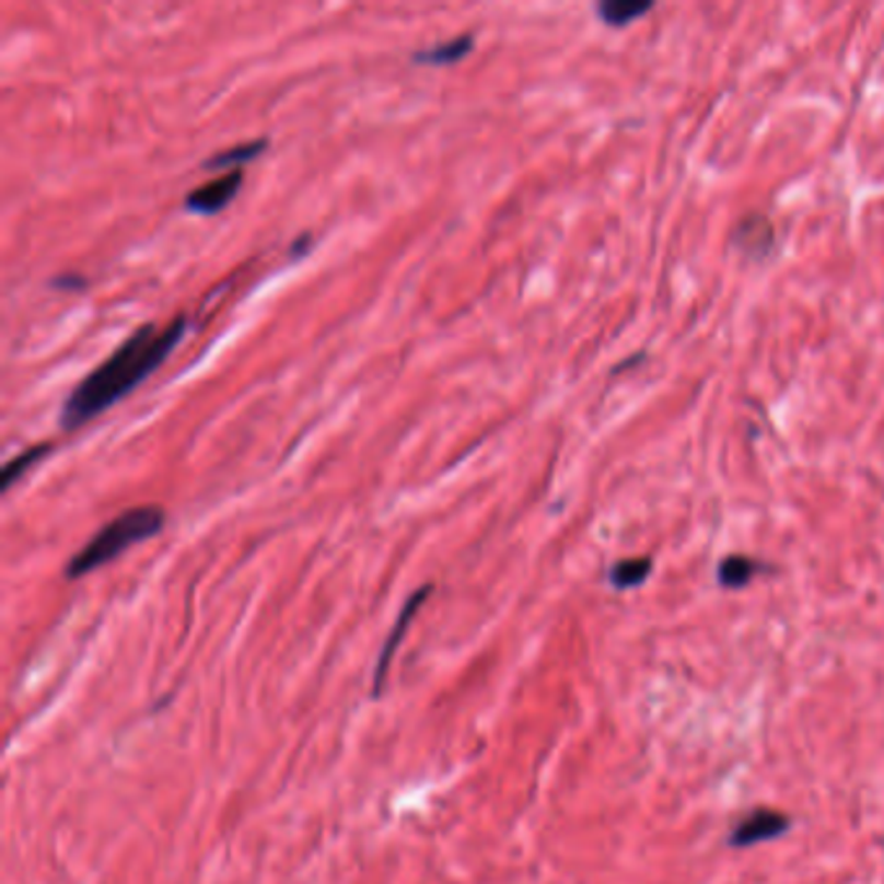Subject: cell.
<instances>
[{
  "mask_svg": "<svg viewBox=\"0 0 884 884\" xmlns=\"http://www.w3.org/2000/svg\"><path fill=\"white\" fill-rule=\"evenodd\" d=\"M185 314L174 317L166 327H138L123 346H117L107 361H102L83 382L75 384L60 410V426L66 431H75V428L102 416L104 410H109L112 405H117L119 399L128 397L170 358L172 350L185 338Z\"/></svg>",
  "mask_w": 884,
  "mask_h": 884,
  "instance_id": "6da1fadb",
  "label": "cell"
},
{
  "mask_svg": "<svg viewBox=\"0 0 884 884\" xmlns=\"http://www.w3.org/2000/svg\"><path fill=\"white\" fill-rule=\"evenodd\" d=\"M164 524H166L164 509L153 507V503L123 511V514H117L109 524H104V527L68 560L66 577L81 579L86 577V573L96 571V568L112 563V560L123 556L125 550H130L132 545L156 537L159 532L164 530Z\"/></svg>",
  "mask_w": 884,
  "mask_h": 884,
  "instance_id": "7a4b0ae2",
  "label": "cell"
},
{
  "mask_svg": "<svg viewBox=\"0 0 884 884\" xmlns=\"http://www.w3.org/2000/svg\"><path fill=\"white\" fill-rule=\"evenodd\" d=\"M242 182H244L242 170L221 174V177H216V179L206 182V185L195 187L193 193H189L185 198V208L189 210V213H198V216L221 213V210L226 208L229 202L239 195V189H242Z\"/></svg>",
  "mask_w": 884,
  "mask_h": 884,
  "instance_id": "3957f363",
  "label": "cell"
},
{
  "mask_svg": "<svg viewBox=\"0 0 884 884\" xmlns=\"http://www.w3.org/2000/svg\"><path fill=\"white\" fill-rule=\"evenodd\" d=\"M791 827V819L776 810H755L734 827L729 835V844L736 848H747L755 844H766L778 835H783Z\"/></svg>",
  "mask_w": 884,
  "mask_h": 884,
  "instance_id": "277c9868",
  "label": "cell"
},
{
  "mask_svg": "<svg viewBox=\"0 0 884 884\" xmlns=\"http://www.w3.org/2000/svg\"><path fill=\"white\" fill-rule=\"evenodd\" d=\"M431 589H433L431 584L420 586L416 594H410V600L405 602V607L399 609V617H397L395 628H392L387 643H384V647H382V654H379V662H376V672H374V698L379 696V693H382L384 679H387V672H389L392 656H395V651L399 649V643H403L405 630H408V626L412 623V617L418 615V609L423 607V602L428 600V594H431Z\"/></svg>",
  "mask_w": 884,
  "mask_h": 884,
  "instance_id": "5b68a950",
  "label": "cell"
},
{
  "mask_svg": "<svg viewBox=\"0 0 884 884\" xmlns=\"http://www.w3.org/2000/svg\"><path fill=\"white\" fill-rule=\"evenodd\" d=\"M473 50H475L473 34H462V37L446 39L441 42V45L412 53L410 60L416 62V66H454V62L465 60Z\"/></svg>",
  "mask_w": 884,
  "mask_h": 884,
  "instance_id": "8992f818",
  "label": "cell"
},
{
  "mask_svg": "<svg viewBox=\"0 0 884 884\" xmlns=\"http://www.w3.org/2000/svg\"><path fill=\"white\" fill-rule=\"evenodd\" d=\"M265 151H268V138L244 140V143H236V146H231V149L206 159V161H202V166H206V170H213V172L223 170V174L239 172V166L249 164V161H255L257 156H263Z\"/></svg>",
  "mask_w": 884,
  "mask_h": 884,
  "instance_id": "52a82bcc",
  "label": "cell"
},
{
  "mask_svg": "<svg viewBox=\"0 0 884 884\" xmlns=\"http://www.w3.org/2000/svg\"><path fill=\"white\" fill-rule=\"evenodd\" d=\"M760 571V563L747 556H729L724 563L719 566V584L726 589H742L753 581L755 573Z\"/></svg>",
  "mask_w": 884,
  "mask_h": 884,
  "instance_id": "ba28073f",
  "label": "cell"
},
{
  "mask_svg": "<svg viewBox=\"0 0 884 884\" xmlns=\"http://www.w3.org/2000/svg\"><path fill=\"white\" fill-rule=\"evenodd\" d=\"M50 449H53V444H34L26 449V452H21L13 460L5 462L3 473H0V488L9 490L13 482L21 480V477L30 473V469L37 465L39 460H45V454L50 452Z\"/></svg>",
  "mask_w": 884,
  "mask_h": 884,
  "instance_id": "9c48e42d",
  "label": "cell"
},
{
  "mask_svg": "<svg viewBox=\"0 0 884 884\" xmlns=\"http://www.w3.org/2000/svg\"><path fill=\"white\" fill-rule=\"evenodd\" d=\"M651 568V558H628V560H620V563L613 566V571H609V584L615 589H633V586H641L643 581L649 579Z\"/></svg>",
  "mask_w": 884,
  "mask_h": 884,
  "instance_id": "30bf717a",
  "label": "cell"
},
{
  "mask_svg": "<svg viewBox=\"0 0 884 884\" xmlns=\"http://www.w3.org/2000/svg\"><path fill=\"white\" fill-rule=\"evenodd\" d=\"M651 11V3H633V0H607L602 3L596 13L609 26H626L630 21L641 19L643 13Z\"/></svg>",
  "mask_w": 884,
  "mask_h": 884,
  "instance_id": "8fae6325",
  "label": "cell"
},
{
  "mask_svg": "<svg viewBox=\"0 0 884 884\" xmlns=\"http://www.w3.org/2000/svg\"><path fill=\"white\" fill-rule=\"evenodd\" d=\"M736 236H740V244L747 252H755V239H757V247H760V252H763V249H768V244H763L760 236L763 239H774V226H770V223L763 219V216L753 213V216H747V219L740 223V229H736Z\"/></svg>",
  "mask_w": 884,
  "mask_h": 884,
  "instance_id": "7c38bea8",
  "label": "cell"
},
{
  "mask_svg": "<svg viewBox=\"0 0 884 884\" xmlns=\"http://www.w3.org/2000/svg\"><path fill=\"white\" fill-rule=\"evenodd\" d=\"M50 286H53V289H60V291H83V289H86V278L75 276V272H68V276L53 278Z\"/></svg>",
  "mask_w": 884,
  "mask_h": 884,
  "instance_id": "4fadbf2b",
  "label": "cell"
},
{
  "mask_svg": "<svg viewBox=\"0 0 884 884\" xmlns=\"http://www.w3.org/2000/svg\"><path fill=\"white\" fill-rule=\"evenodd\" d=\"M312 242V234H301L296 242L291 244V257H301L306 252V244Z\"/></svg>",
  "mask_w": 884,
  "mask_h": 884,
  "instance_id": "5bb4252c",
  "label": "cell"
}]
</instances>
